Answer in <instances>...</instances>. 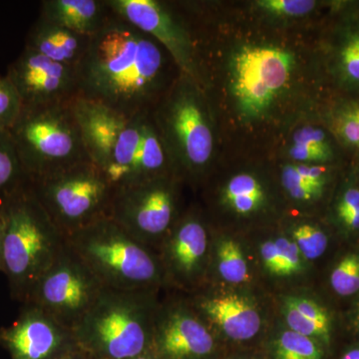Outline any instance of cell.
Masks as SVG:
<instances>
[{"label": "cell", "mask_w": 359, "mask_h": 359, "mask_svg": "<svg viewBox=\"0 0 359 359\" xmlns=\"http://www.w3.org/2000/svg\"><path fill=\"white\" fill-rule=\"evenodd\" d=\"M180 74L159 42L112 11L77 67L78 97L131 118L152 112Z\"/></svg>", "instance_id": "cell-1"}, {"label": "cell", "mask_w": 359, "mask_h": 359, "mask_svg": "<svg viewBox=\"0 0 359 359\" xmlns=\"http://www.w3.org/2000/svg\"><path fill=\"white\" fill-rule=\"evenodd\" d=\"M1 269L11 294L27 302L33 287L65 249L63 233L33 193L29 182L4 198Z\"/></svg>", "instance_id": "cell-2"}, {"label": "cell", "mask_w": 359, "mask_h": 359, "mask_svg": "<svg viewBox=\"0 0 359 359\" xmlns=\"http://www.w3.org/2000/svg\"><path fill=\"white\" fill-rule=\"evenodd\" d=\"M159 290L105 287L73 330L79 348L93 359H127L150 351Z\"/></svg>", "instance_id": "cell-3"}, {"label": "cell", "mask_w": 359, "mask_h": 359, "mask_svg": "<svg viewBox=\"0 0 359 359\" xmlns=\"http://www.w3.org/2000/svg\"><path fill=\"white\" fill-rule=\"evenodd\" d=\"M177 176L199 181L216 151V129L207 94L192 78L180 74L152 112Z\"/></svg>", "instance_id": "cell-4"}, {"label": "cell", "mask_w": 359, "mask_h": 359, "mask_svg": "<svg viewBox=\"0 0 359 359\" xmlns=\"http://www.w3.org/2000/svg\"><path fill=\"white\" fill-rule=\"evenodd\" d=\"M299 68L297 54L285 45H237L229 57L228 92L238 117L256 124L271 116L294 88Z\"/></svg>", "instance_id": "cell-5"}, {"label": "cell", "mask_w": 359, "mask_h": 359, "mask_svg": "<svg viewBox=\"0 0 359 359\" xmlns=\"http://www.w3.org/2000/svg\"><path fill=\"white\" fill-rule=\"evenodd\" d=\"M66 245L105 287L160 290L166 285L159 255L105 218L65 238Z\"/></svg>", "instance_id": "cell-6"}, {"label": "cell", "mask_w": 359, "mask_h": 359, "mask_svg": "<svg viewBox=\"0 0 359 359\" xmlns=\"http://www.w3.org/2000/svg\"><path fill=\"white\" fill-rule=\"evenodd\" d=\"M9 133L28 182L90 160L72 102L22 106Z\"/></svg>", "instance_id": "cell-7"}, {"label": "cell", "mask_w": 359, "mask_h": 359, "mask_svg": "<svg viewBox=\"0 0 359 359\" xmlns=\"http://www.w3.org/2000/svg\"><path fill=\"white\" fill-rule=\"evenodd\" d=\"M29 185L65 238L110 218L115 190L92 161L33 180Z\"/></svg>", "instance_id": "cell-8"}, {"label": "cell", "mask_w": 359, "mask_h": 359, "mask_svg": "<svg viewBox=\"0 0 359 359\" xmlns=\"http://www.w3.org/2000/svg\"><path fill=\"white\" fill-rule=\"evenodd\" d=\"M72 108L89 159L115 192L131 186L145 113L128 118L82 97L72 101Z\"/></svg>", "instance_id": "cell-9"}, {"label": "cell", "mask_w": 359, "mask_h": 359, "mask_svg": "<svg viewBox=\"0 0 359 359\" xmlns=\"http://www.w3.org/2000/svg\"><path fill=\"white\" fill-rule=\"evenodd\" d=\"M188 301L224 347L256 348L273 325L269 309L257 287L208 285L190 294Z\"/></svg>", "instance_id": "cell-10"}, {"label": "cell", "mask_w": 359, "mask_h": 359, "mask_svg": "<svg viewBox=\"0 0 359 359\" xmlns=\"http://www.w3.org/2000/svg\"><path fill=\"white\" fill-rule=\"evenodd\" d=\"M177 175H166L116 191L110 218L142 244L158 252L183 214Z\"/></svg>", "instance_id": "cell-11"}, {"label": "cell", "mask_w": 359, "mask_h": 359, "mask_svg": "<svg viewBox=\"0 0 359 359\" xmlns=\"http://www.w3.org/2000/svg\"><path fill=\"white\" fill-rule=\"evenodd\" d=\"M105 287L65 245L25 304H33L74 330Z\"/></svg>", "instance_id": "cell-12"}, {"label": "cell", "mask_w": 359, "mask_h": 359, "mask_svg": "<svg viewBox=\"0 0 359 359\" xmlns=\"http://www.w3.org/2000/svg\"><path fill=\"white\" fill-rule=\"evenodd\" d=\"M113 13L159 42L181 74L201 83L197 39L186 16L159 0H107Z\"/></svg>", "instance_id": "cell-13"}, {"label": "cell", "mask_w": 359, "mask_h": 359, "mask_svg": "<svg viewBox=\"0 0 359 359\" xmlns=\"http://www.w3.org/2000/svg\"><path fill=\"white\" fill-rule=\"evenodd\" d=\"M211 241L212 228L202 212H183L158 250L166 285L189 294L205 287Z\"/></svg>", "instance_id": "cell-14"}, {"label": "cell", "mask_w": 359, "mask_h": 359, "mask_svg": "<svg viewBox=\"0 0 359 359\" xmlns=\"http://www.w3.org/2000/svg\"><path fill=\"white\" fill-rule=\"evenodd\" d=\"M283 194L271 180L254 170H240L219 182L212 205L233 231L241 236L273 226Z\"/></svg>", "instance_id": "cell-15"}, {"label": "cell", "mask_w": 359, "mask_h": 359, "mask_svg": "<svg viewBox=\"0 0 359 359\" xmlns=\"http://www.w3.org/2000/svg\"><path fill=\"white\" fill-rule=\"evenodd\" d=\"M152 351L157 359H219L226 353L188 299L161 302Z\"/></svg>", "instance_id": "cell-16"}, {"label": "cell", "mask_w": 359, "mask_h": 359, "mask_svg": "<svg viewBox=\"0 0 359 359\" xmlns=\"http://www.w3.org/2000/svg\"><path fill=\"white\" fill-rule=\"evenodd\" d=\"M243 237L259 285L276 290L278 294L306 289L313 266L302 256L282 226L259 229Z\"/></svg>", "instance_id": "cell-17"}, {"label": "cell", "mask_w": 359, "mask_h": 359, "mask_svg": "<svg viewBox=\"0 0 359 359\" xmlns=\"http://www.w3.org/2000/svg\"><path fill=\"white\" fill-rule=\"evenodd\" d=\"M0 346L11 359H65L80 349L72 330L30 304L9 327L0 328Z\"/></svg>", "instance_id": "cell-18"}, {"label": "cell", "mask_w": 359, "mask_h": 359, "mask_svg": "<svg viewBox=\"0 0 359 359\" xmlns=\"http://www.w3.org/2000/svg\"><path fill=\"white\" fill-rule=\"evenodd\" d=\"M6 76L18 90L22 106L72 102L79 96L77 68L60 65L28 47L8 66Z\"/></svg>", "instance_id": "cell-19"}, {"label": "cell", "mask_w": 359, "mask_h": 359, "mask_svg": "<svg viewBox=\"0 0 359 359\" xmlns=\"http://www.w3.org/2000/svg\"><path fill=\"white\" fill-rule=\"evenodd\" d=\"M323 45V60L342 96L359 97V9H342Z\"/></svg>", "instance_id": "cell-20"}, {"label": "cell", "mask_w": 359, "mask_h": 359, "mask_svg": "<svg viewBox=\"0 0 359 359\" xmlns=\"http://www.w3.org/2000/svg\"><path fill=\"white\" fill-rule=\"evenodd\" d=\"M259 287L245 238L230 231L212 228L211 256L207 285Z\"/></svg>", "instance_id": "cell-21"}, {"label": "cell", "mask_w": 359, "mask_h": 359, "mask_svg": "<svg viewBox=\"0 0 359 359\" xmlns=\"http://www.w3.org/2000/svg\"><path fill=\"white\" fill-rule=\"evenodd\" d=\"M276 302L280 320L285 327L316 340L330 353L334 341V318L323 302L306 289L278 294Z\"/></svg>", "instance_id": "cell-22"}, {"label": "cell", "mask_w": 359, "mask_h": 359, "mask_svg": "<svg viewBox=\"0 0 359 359\" xmlns=\"http://www.w3.org/2000/svg\"><path fill=\"white\" fill-rule=\"evenodd\" d=\"M90 39L39 16L28 32L25 47L60 65L77 68L86 54Z\"/></svg>", "instance_id": "cell-23"}, {"label": "cell", "mask_w": 359, "mask_h": 359, "mask_svg": "<svg viewBox=\"0 0 359 359\" xmlns=\"http://www.w3.org/2000/svg\"><path fill=\"white\" fill-rule=\"evenodd\" d=\"M111 14L107 0H44L39 16L91 39Z\"/></svg>", "instance_id": "cell-24"}, {"label": "cell", "mask_w": 359, "mask_h": 359, "mask_svg": "<svg viewBox=\"0 0 359 359\" xmlns=\"http://www.w3.org/2000/svg\"><path fill=\"white\" fill-rule=\"evenodd\" d=\"M327 224L340 238L359 241V184L353 168L339 175L328 202Z\"/></svg>", "instance_id": "cell-25"}, {"label": "cell", "mask_w": 359, "mask_h": 359, "mask_svg": "<svg viewBox=\"0 0 359 359\" xmlns=\"http://www.w3.org/2000/svg\"><path fill=\"white\" fill-rule=\"evenodd\" d=\"M264 359H327L328 351L311 337L289 330L278 320L262 344Z\"/></svg>", "instance_id": "cell-26"}, {"label": "cell", "mask_w": 359, "mask_h": 359, "mask_svg": "<svg viewBox=\"0 0 359 359\" xmlns=\"http://www.w3.org/2000/svg\"><path fill=\"white\" fill-rule=\"evenodd\" d=\"M282 229L294 241L302 256L313 266L327 254L332 245L330 226L314 219H292Z\"/></svg>", "instance_id": "cell-27"}, {"label": "cell", "mask_w": 359, "mask_h": 359, "mask_svg": "<svg viewBox=\"0 0 359 359\" xmlns=\"http://www.w3.org/2000/svg\"><path fill=\"white\" fill-rule=\"evenodd\" d=\"M328 287L341 299L359 297V248L346 250L330 266Z\"/></svg>", "instance_id": "cell-28"}, {"label": "cell", "mask_w": 359, "mask_h": 359, "mask_svg": "<svg viewBox=\"0 0 359 359\" xmlns=\"http://www.w3.org/2000/svg\"><path fill=\"white\" fill-rule=\"evenodd\" d=\"M28 183L25 169L9 131H0V197Z\"/></svg>", "instance_id": "cell-29"}, {"label": "cell", "mask_w": 359, "mask_h": 359, "mask_svg": "<svg viewBox=\"0 0 359 359\" xmlns=\"http://www.w3.org/2000/svg\"><path fill=\"white\" fill-rule=\"evenodd\" d=\"M255 4L261 13L276 20L304 18L320 6L313 0H259Z\"/></svg>", "instance_id": "cell-30"}, {"label": "cell", "mask_w": 359, "mask_h": 359, "mask_svg": "<svg viewBox=\"0 0 359 359\" xmlns=\"http://www.w3.org/2000/svg\"><path fill=\"white\" fill-rule=\"evenodd\" d=\"M21 101L18 90L8 77L0 75V131H9L18 120Z\"/></svg>", "instance_id": "cell-31"}, {"label": "cell", "mask_w": 359, "mask_h": 359, "mask_svg": "<svg viewBox=\"0 0 359 359\" xmlns=\"http://www.w3.org/2000/svg\"><path fill=\"white\" fill-rule=\"evenodd\" d=\"M219 359H264L263 355L255 349H235L229 351Z\"/></svg>", "instance_id": "cell-32"}, {"label": "cell", "mask_w": 359, "mask_h": 359, "mask_svg": "<svg viewBox=\"0 0 359 359\" xmlns=\"http://www.w3.org/2000/svg\"><path fill=\"white\" fill-rule=\"evenodd\" d=\"M349 325L353 334L359 337V297L356 299L355 304L349 313Z\"/></svg>", "instance_id": "cell-33"}, {"label": "cell", "mask_w": 359, "mask_h": 359, "mask_svg": "<svg viewBox=\"0 0 359 359\" xmlns=\"http://www.w3.org/2000/svg\"><path fill=\"white\" fill-rule=\"evenodd\" d=\"M337 359H359V339L347 346Z\"/></svg>", "instance_id": "cell-34"}, {"label": "cell", "mask_w": 359, "mask_h": 359, "mask_svg": "<svg viewBox=\"0 0 359 359\" xmlns=\"http://www.w3.org/2000/svg\"><path fill=\"white\" fill-rule=\"evenodd\" d=\"M4 229H6V219L4 212L0 209V269H1L2 245H4Z\"/></svg>", "instance_id": "cell-35"}, {"label": "cell", "mask_w": 359, "mask_h": 359, "mask_svg": "<svg viewBox=\"0 0 359 359\" xmlns=\"http://www.w3.org/2000/svg\"><path fill=\"white\" fill-rule=\"evenodd\" d=\"M65 359H93L90 358L88 354L85 353L84 351H82L81 349L77 351L76 353L71 354V355L67 356V358Z\"/></svg>", "instance_id": "cell-36"}, {"label": "cell", "mask_w": 359, "mask_h": 359, "mask_svg": "<svg viewBox=\"0 0 359 359\" xmlns=\"http://www.w3.org/2000/svg\"><path fill=\"white\" fill-rule=\"evenodd\" d=\"M127 359H157L154 353H153L152 349L148 353L142 354V355L136 356V358H127Z\"/></svg>", "instance_id": "cell-37"}]
</instances>
